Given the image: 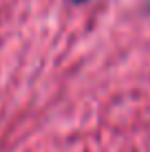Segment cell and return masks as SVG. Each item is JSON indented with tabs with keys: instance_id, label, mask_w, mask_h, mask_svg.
Returning <instances> with one entry per match:
<instances>
[{
	"instance_id": "obj_1",
	"label": "cell",
	"mask_w": 150,
	"mask_h": 152,
	"mask_svg": "<svg viewBox=\"0 0 150 152\" xmlns=\"http://www.w3.org/2000/svg\"><path fill=\"white\" fill-rule=\"evenodd\" d=\"M71 2H75V4H80V2H86V0H71Z\"/></svg>"
}]
</instances>
